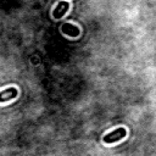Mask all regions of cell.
Masks as SVG:
<instances>
[{"label": "cell", "instance_id": "obj_4", "mask_svg": "<svg viewBox=\"0 0 156 156\" xmlns=\"http://www.w3.org/2000/svg\"><path fill=\"white\" fill-rule=\"evenodd\" d=\"M62 32L69 37H77L79 34V29L78 27L73 26V24H69V23H65L62 26Z\"/></svg>", "mask_w": 156, "mask_h": 156}, {"label": "cell", "instance_id": "obj_2", "mask_svg": "<svg viewBox=\"0 0 156 156\" xmlns=\"http://www.w3.org/2000/svg\"><path fill=\"white\" fill-rule=\"evenodd\" d=\"M68 9H69L68 1H60V2L55 6V9L52 10V16H54V18H55V20H60L61 17L65 16V13L68 11Z\"/></svg>", "mask_w": 156, "mask_h": 156}, {"label": "cell", "instance_id": "obj_3", "mask_svg": "<svg viewBox=\"0 0 156 156\" xmlns=\"http://www.w3.org/2000/svg\"><path fill=\"white\" fill-rule=\"evenodd\" d=\"M18 95V90L15 88V87H10V88H6L5 90L0 91V102H6V101H10L15 98H17Z\"/></svg>", "mask_w": 156, "mask_h": 156}, {"label": "cell", "instance_id": "obj_1", "mask_svg": "<svg viewBox=\"0 0 156 156\" xmlns=\"http://www.w3.org/2000/svg\"><path fill=\"white\" fill-rule=\"evenodd\" d=\"M126 135H127V129L124 127H119V128H117V129H115V130L105 134L104 138H102V140L106 144H111V143H116V141L123 139Z\"/></svg>", "mask_w": 156, "mask_h": 156}]
</instances>
